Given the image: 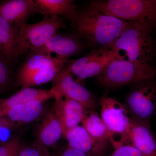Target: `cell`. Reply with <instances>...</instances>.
Masks as SVG:
<instances>
[{
  "label": "cell",
  "mask_w": 156,
  "mask_h": 156,
  "mask_svg": "<svg viewBox=\"0 0 156 156\" xmlns=\"http://www.w3.org/2000/svg\"><path fill=\"white\" fill-rule=\"evenodd\" d=\"M44 102L34 100L13 107L4 113L1 117H5L16 125L32 122L37 119L42 115L44 110Z\"/></svg>",
  "instance_id": "ffe728a7"
},
{
  "label": "cell",
  "mask_w": 156,
  "mask_h": 156,
  "mask_svg": "<svg viewBox=\"0 0 156 156\" xmlns=\"http://www.w3.org/2000/svg\"><path fill=\"white\" fill-rule=\"evenodd\" d=\"M68 58L30 51L15 74L22 89L41 86L53 80Z\"/></svg>",
  "instance_id": "3957f363"
},
{
  "label": "cell",
  "mask_w": 156,
  "mask_h": 156,
  "mask_svg": "<svg viewBox=\"0 0 156 156\" xmlns=\"http://www.w3.org/2000/svg\"><path fill=\"white\" fill-rule=\"evenodd\" d=\"M69 147L81 151L88 156H101L108 143L97 141L89 135L83 126H78L64 134Z\"/></svg>",
  "instance_id": "9a60e30c"
},
{
  "label": "cell",
  "mask_w": 156,
  "mask_h": 156,
  "mask_svg": "<svg viewBox=\"0 0 156 156\" xmlns=\"http://www.w3.org/2000/svg\"><path fill=\"white\" fill-rule=\"evenodd\" d=\"M36 14L54 16L71 21L77 12V6L72 0H35Z\"/></svg>",
  "instance_id": "ac0fdd59"
},
{
  "label": "cell",
  "mask_w": 156,
  "mask_h": 156,
  "mask_svg": "<svg viewBox=\"0 0 156 156\" xmlns=\"http://www.w3.org/2000/svg\"><path fill=\"white\" fill-rule=\"evenodd\" d=\"M54 111L61 122L63 135L81 123L87 109L77 101L61 96L55 98Z\"/></svg>",
  "instance_id": "5bb4252c"
},
{
  "label": "cell",
  "mask_w": 156,
  "mask_h": 156,
  "mask_svg": "<svg viewBox=\"0 0 156 156\" xmlns=\"http://www.w3.org/2000/svg\"><path fill=\"white\" fill-rule=\"evenodd\" d=\"M153 27L143 23L128 22V25L114 43L111 50L117 58L150 63L156 54L155 43L152 35Z\"/></svg>",
  "instance_id": "7a4b0ae2"
},
{
  "label": "cell",
  "mask_w": 156,
  "mask_h": 156,
  "mask_svg": "<svg viewBox=\"0 0 156 156\" xmlns=\"http://www.w3.org/2000/svg\"><path fill=\"white\" fill-rule=\"evenodd\" d=\"M59 96L53 89L50 90L23 88L9 98L0 99V117L9 109L34 100L45 101Z\"/></svg>",
  "instance_id": "e0dca14e"
},
{
  "label": "cell",
  "mask_w": 156,
  "mask_h": 156,
  "mask_svg": "<svg viewBox=\"0 0 156 156\" xmlns=\"http://www.w3.org/2000/svg\"><path fill=\"white\" fill-rule=\"evenodd\" d=\"M45 156H51V155L50 152L48 151V152L47 153V154H46Z\"/></svg>",
  "instance_id": "4316f807"
},
{
  "label": "cell",
  "mask_w": 156,
  "mask_h": 156,
  "mask_svg": "<svg viewBox=\"0 0 156 156\" xmlns=\"http://www.w3.org/2000/svg\"><path fill=\"white\" fill-rule=\"evenodd\" d=\"M129 140L144 156H156V138L150 122L131 118L128 130Z\"/></svg>",
  "instance_id": "7c38bea8"
},
{
  "label": "cell",
  "mask_w": 156,
  "mask_h": 156,
  "mask_svg": "<svg viewBox=\"0 0 156 156\" xmlns=\"http://www.w3.org/2000/svg\"><path fill=\"white\" fill-rule=\"evenodd\" d=\"M128 22L103 14L87 5L78 9L71 25L83 40L97 48L111 49Z\"/></svg>",
  "instance_id": "6da1fadb"
},
{
  "label": "cell",
  "mask_w": 156,
  "mask_h": 156,
  "mask_svg": "<svg viewBox=\"0 0 156 156\" xmlns=\"http://www.w3.org/2000/svg\"><path fill=\"white\" fill-rule=\"evenodd\" d=\"M48 151L36 142L31 146H23L17 156H45Z\"/></svg>",
  "instance_id": "cb8c5ba5"
},
{
  "label": "cell",
  "mask_w": 156,
  "mask_h": 156,
  "mask_svg": "<svg viewBox=\"0 0 156 156\" xmlns=\"http://www.w3.org/2000/svg\"><path fill=\"white\" fill-rule=\"evenodd\" d=\"M62 135L61 122L53 111L48 114L39 126L37 142L47 148L55 145Z\"/></svg>",
  "instance_id": "d6986e66"
},
{
  "label": "cell",
  "mask_w": 156,
  "mask_h": 156,
  "mask_svg": "<svg viewBox=\"0 0 156 156\" xmlns=\"http://www.w3.org/2000/svg\"><path fill=\"white\" fill-rule=\"evenodd\" d=\"M81 123L93 139L108 143L109 133L101 117L93 109H87Z\"/></svg>",
  "instance_id": "44dd1931"
},
{
  "label": "cell",
  "mask_w": 156,
  "mask_h": 156,
  "mask_svg": "<svg viewBox=\"0 0 156 156\" xmlns=\"http://www.w3.org/2000/svg\"><path fill=\"white\" fill-rule=\"evenodd\" d=\"M156 75V69L150 63L115 58L97 77L102 87L114 88L154 80Z\"/></svg>",
  "instance_id": "5b68a950"
},
{
  "label": "cell",
  "mask_w": 156,
  "mask_h": 156,
  "mask_svg": "<svg viewBox=\"0 0 156 156\" xmlns=\"http://www.w3.org/2000/svg\"><path fill=\"white\" fill-rule=\"evenodd\" d=\"M111 156H144L142 153L132 145L121 146L115 149Z\"/></svg>",
  "instance_id": "d4e9b609"
},
{
  "label": "cell",
  "mask_w": 156,
  "mask_h": 156,
  "mask_svg": "<svg viewBox=\"0 0 156 156\" xmlns=\"http://www.w3.org/2000/svg\"><path fill=\"white\" fill-rule=\"evenodd\" d=\"M100 106L101 117L108 131L109 140L115 149L129 140L131 117L125 105L112 98H101Z\"/></svg>",
  "instance_id": "52a82bcc"
},
{
  "label": "cell",
  "mask_w": 156,
  "mask_h": 156,
  "mask_svg": "<svg viewBox=\"0 0 156 156\" xmlns=\"http://www.w3.org/2000/svg\"><path fill=\"white\" fill-rule=\"evenodd\" d=\"M67 27L63 18L45 16L41 21L22 26L19 28L18 53L19 56L41 48L58 30Z\"/></svg>",
  "instance_id": "8992f818"
},
{
  "label": "cell",
  "mask_w": 156,
  "mask_h": 156,
  "mask_svg": "<svg viewBox=\"0 0 156 156\" xmlns=\"http://www.w3.org/2000/svg\"><path fill=\"white\" fill-rule=\"evenodd\" d=\"M83 39L76 33L73 34L57 32L41 48L31 51L67 58L80 53L85 48Z\"/></svg>",
  "instance_id": "8fae6325"
},
{
  "label": "cell",
  "mask_w": 156,
  "mask_h": 156,
  "mask_svg": "<svg viewBox=\"0 0 156 156\" xmlns=\"http://www.w3.org/2000/svg\"><path fill=\"white\" fill-rule=\"evenodd\" d=\"M116 58L111 49L95 48L75 60H69L70 69L78 81L100 74L110 62Z\"/></svg>",
  "instance_id": "30bf717a"
},
{
  "label": "cell",
  "mask_w": 156,
  "mask_h": 156,
  "mask_svg": "<svg viewBox=\"0 0 156 156\" xmlns=\"http://www.w3.org/2000/svg\"><path fill=\"white\" fill-rule=\"evenodd\" d=\"M19 28L0 16V55L13 65L19 58Z\"/></svg>",
  "instance_id": "2e32d148"
},
{
  "label": "cell",
  "mask_w": 156,
  "mask_h": 156,
  "mask_svg": "<svg viewBox=\"0 0 156 156\" xmlns=\"http://www.w3.org/2000/svg\"><path fill=\"white\" fill-rule=\"evenodd\" d=\"M131 85L124 103L130 116L150 122L156 110V83L146 80Z\"/></svg>",
  "instance_id": "ba28073f"
},
{
  "label": "cell",
  "mask_w": 156,
  "mask_h": 156,
  "mask_svg": "<svg viewBox=\"0 0 156 156\" xmlns=\"http://www.w3.org/2000/svg\"><path fill=\"white\" fill-rule=\"evenodd\" d=\"M70 69L69 60L53 79L52 89L59 96L81 104L89 109H95L97 101L87 88L75 80Z\"/></svg>",
  "instance_id": "9c48e42d"
},
{
  "label": "cell",
  "mask_w": 156,
  "mask_h": 156,
  "mask_svg": "<svg viewBox=\"0 0 156 156\" xmlns=\"http://www.w3.org/2000/svg\"><path fill=\"white\" fill-rule=\"evenodd\" d=\"M59 156H88L81 151L69 147L65 150Z\"/></svg>",
  "instance_id": "484cf974"
},
{
  "label": "cell",
  "mask_w": 156,
  "mask_h": 156,
  "mask_svg": "<svg viewBox=\"0 0 156 156\" xmlns=\"http://www.w3.org/2000/svg\"><path fill=\"white\" fill-rule=\"evenodd\" d=\"M36 14L35 0H5L0 2V16L19 28Z\"/></svg>",
  "instance_id": "4fadbf2b"
},
{
  "label": "cell",
  "mask_w": 156,
  "mask_h": 156,
  "mask_svg": "<svg viewBox=\"0 0 156 156\" xmlns=\"http://www.w3.org/2000/svg\"><path fill=\"white\" fill-rule=\"evenodd\" d=\"M10 63L0 55V92L7 90L13 80L12 68Z\"/></svg>",
  "instance_id": "7402d4cb"
},
{
  "label": "cell",
  "mask_w": 156,
  "mask_h": 156,
  "mask_svg": "<svg viewBox=\"0 0 156 156\" xmlns=\"http://www.w3.org/2000/svg\"><path fill=\"white\" fill-rule=\"evenodd\" d=\"M22 147L18 138H11L0 145V156H17Z\"/></svg>",
  "instance_id": "603a6c76"
},
{
  "label": "cell",
  "mask_w": 156,
  "mask_h": 156,
  "mask_svg": "<svg viewBox=\"0 0 156 156\" xmlns=\"http://www.w3.org/2000/svg\"><path fill=\"white\" fill-rule=\"evenodd\" d=\"M89 5L103 14L127 22L156 26L155 0H107L91 2Z\"/></svg>",
  "instance_id": "277c9868"
}]
</instances>
